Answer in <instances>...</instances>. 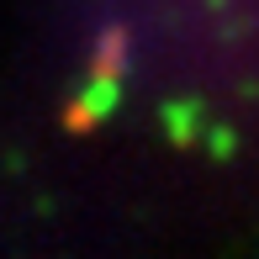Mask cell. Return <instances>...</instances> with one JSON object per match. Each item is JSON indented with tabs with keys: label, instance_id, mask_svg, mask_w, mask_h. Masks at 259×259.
<instances>
[{
	"label": "cell",
	"instance_id": "obj_2",
	"mask_svg": "<svg viewBox=\"0 0 259 259\" xmlns=\"http://www.w3.org/2000/svg\"><path fill=\"white\" fill-rule=\"evenodd\" d=\"M133 64V32L122 21H106L96 32V53H90V79H122Z\"/></svg>",
	"mask_w": 259,
	"mask_h": 259
},
{
	"label": "cell",
	"instance_id": "obj_1",
	"mask_svg": "<svg viewBox=\"0 0 259 259\" xmlns=\"http://www.w3.org/2000/svg\"><path fill=\"white\" fill-rule=\"evenodd\" d=\"M116 96H122V79H90L79 90V101L64 111V127L69 133H96V122H106L116 111Z\"/></svg>",
	"mask_w": 259,
	"mask_h": 259
},
{
	"label": "cell",
	"instance_id": "obj_3",
	"mask_svg": "<svg viewBox=\"0 0 259 259\" xmlns=\"http://www.w3.org/2000/svg\"><path fill=\"white\" fill-rule=\"evenodd\" d=\"M164 127H169V138L175 143H191L196 138V101H180V106H164Z\"/></svg>",
	"mask_w": 259,
	"mask_h": 259
},
{
	"label": "cell",
	"instance_id": "obj_4",
	"mask_svg": "<svg viewBox=\"0 0 259 259\" xmlns=\"http://www.w3.org/2000/svg\"><path fill=\"white\" fill-rule=\"evenodd\" d=\"M211 148H217V154H228V148H233V133H228V127H217V138H211Z\"/></svg>",
	"mask_w": 259,
	"mask_h": 259
}]
</instances>
